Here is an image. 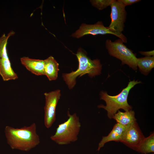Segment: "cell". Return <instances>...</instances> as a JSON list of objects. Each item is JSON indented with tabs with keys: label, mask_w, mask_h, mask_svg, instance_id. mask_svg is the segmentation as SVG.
Instances as JSON below:
<instances>
[{
	"label": "cell",
	"mask_w": 154,
	"mask_h": 154,
	"mask_svg": "<svg viewBox=\"0 0 154 154\" xmlns=\"http://www.w3.org/2000/svg\"><path fill=\"white\" fill-rule=\"evenodd\" d=\"M36 127L34 123L29 126H25L20 128L6 126L5 133L8 144L13 149L29 151L40 142Z\"/></svg>",
	"instance_id": "obj_1"
},
{
	"label": "cell",
	"mask_w": 154,
	"mask_h": 154,
	"mask_svg": "<svg viewBox=\"0 0 154 154\" xmlns=\"http://www.w3.org/2000/svg\"><path fill=\"white\" fill-rule=\"evenodd\" d=\"M79 65L77 69L68 73H63L62 77L69 88L72 89L76 84V78L86 74L92 78L101 73L102 65L97 59L92 60L88 57L82 50L79 49L75 54Z\"/></svg>",
	"instance_id": "obj_2"
},
{
	"label": "cell",
	"mask_w": 154,
	"mask_h": 154,
	"mask_svg": "<svg viewBox=\"0 0 154 154\" xmlns=\"http://www.w3.org/2000/svg\"><path fill=\"white\" fill-rule=\"evenodd\" d=\"M137 80L130 81L126 87L123 89L121 92L116 96H111L107 93L102 91L100 92V99L104 100L106 105L100 104L98 106L99 108H103L107 112V116L109 119H112L113 116L119 109H121L125 111L131 110L132 107L129 104L127 98L130 90L136 84L141 83Z\"/></svg>",
	"instance_id": "obj_3"
},
{
	"label": "cell",
	"mask_w": 154,
	"mask_h": 154,
	"mask_svg": "<svg viewBox=\"0 0 154 154\" xmlns=\"http://www.w3.org/2000/svg\"><path fill=\"white\" fill-rule=\"evenodd\" d=\"M68 119L58 125L54 135L51 136V140L59 145H65L76 141L78 139L81 125L79 117L76 113L72 115L67 112Z\"/></svg>",
	"instance_id": "obj_4"
},
{
	"label": "cell",
	"mask_w": 154,
	"mask_h": 154,
	"mask_svg": "<svg viewBox=\"0 0 154 154\" xmlns=\"http://www.w3.org/2000/svg\"><path fill=\"white\" fill-rule=\"evenodd\" d=\"M106 47L109 54L118 59L122 64H126L134 70L137 69V58L132 51L123 44L121 40L119 39L114 41L107 39Z\"/></svg>",
	"instance_id": "obj_5"
},
{
	"label": "cell",
	"mask_w": 154,
	"mask_h": 154,
	"mask_svg": "<svg viewBox=\"0 0 154 154\" xmlns=\"http://www.w3.org/2000/svg\"><path fill=\"white\" fill-rule=\"evenodd\" d=\"M110 6L111 8V21L107 27L112 32L123 34L122 32L124 30L127 14L125 7L116 0H113Z\"/></svg>",
	"instance_id": "obj_6"
},
{
	"label": "cell",
	"mask_w": 154,
	"mask_h": 154,
	"mask_svg": "<svg viewBox=\"0 0 154 154\" xmlns=\"http://www.w3.org/2000/svg\"><path fill=\"white\" fill-rule=\"evenodd\" d=\"M44 94L45 99L44 122L46 127L49 128L56 120V108L61 94L60 90H57Z\"/></svg>",
	"instance_id": "obj_7"
},
{
	"label": "cell",
	"mask_w": 154,
	"mask_h": 154,
	"mask_svg": "<svg viewBox=\"0 0 154 154\" xmlns=\"http://www.w3.org/2000/svg\"><path fill=\"white\" fill-rule=\"evenodd\" d=\"M110 34L114 35L122 40L123 43H127V38L123 34H119L110 31L107 27H105L103 23L98 21L94 24H82L78 29L71 35L73 37L79 38L87 35H97Z\"/></svg>",
	"instance_id": "obj_8"
},
{
	"label": "cell",
	"mask_w": 154,
	"mask_h": 154,
	"mask_svg": "<svg viewBox=\"0 0 154 154\" xmlns=\"http://www.w3.org/2000/svg\"><path fill=\"white\" fill-rule=\"evenodd\" d=\"M145 137L137 122L135 121L130 125L127 128L120 142L135 151Z\"/></svg>",
	"instance_id": "obj_9"
},
{
	"label": "cell",
	"mask_w": 154,
	"mask_h": 154,
	"mask_svg": "<svg viewBox=\"0 0 154 154\" xmlns=\"http://www.w3.org/2000/svg\"><path fill=\"white\" fill-rule=\"evenodd\" d=\"M129 125H124L116 123L107 136L102 137L101 140L99 143L97 150L99 151L105 143L109 142L112 141L120 142L125 131Z\"/></svg>",
	"instance_id": "obj_10"
},
{
	"label": "cell",
	"mask_w": 154,
	"mask_h": 154,
	"mask_svg": "<svg viewBox=\"0 0 154 154\" xmlns=\"http://www.w3.org/2000/svg\"><path fill=\"white\" fill-rule=\"evenodd\" d=\"M21 64L32 73L37 75H44V60L23 57L20 58Z\"/></svg>",
	"instance_id": "obj_11"
},
{
	"label": "cell",
	"mask_w": 154,
	"mask_h": 154,
	"mask_svg": "<svg viewBox=\"0 0 154 154\" xmlns=\"http://www.w3.org/2000/svg\"><path fill=\"white\" fill-rule=\"evenodd\" d=\"M44 60V75L46 76L50 81L56 80L59 70L58 63L52 56Z\"/></svg>",
	"instance_id": "obj_12"
},
{
	"label": "cell",
	"mask_w": 154,
	"mask_h": 154,
	"mask_svg": "<svg viewBox=\"0 0 154 154\" xmlns=\"http://www.w3.org/2000/svg\"><path fill=\"white\" fill-rule=\"evenodd\" d=\"M0 75L5 81L18 78V76L12 68L9 58H0Z\"/></svg>",
	"instance_id": "obj_13"
},
{
	"label": "cell",
	"mask_w": 154,
	"mask_h": 154,
	"mask_svg": "<svg viewBox=\"0 0 154 154\" xmlns=\"http://www.w3.org/2000/svg\"><path fill=\"white\" fill-rule=\"evenodd\" d=\"M114 119L118 123L124 125H130L136 121L135 113L131 110L122 112L119 110L113 116Z\"/></svg>",
	"instance_id": "obj_14"
},
{
	"label": "cell",
	"mask_w": 154,
	"mask_h": 154,
	"mask_svg": "<svg viewBox=\"0 0 154 154\" xmlns=\"http://www.w3.org/2000/svg\"><path fill=\"white\" fill-rule=\"evenodd\" d=\"M139 153L147 154L154 152V134L153 132L141 142L135 150Z\"/></svg>",
	"instance_id": "obj_15"
},
{
	"label": "cell",
	"mask_w": 154,
	"mask_h": 154,
	"mask_svg": "<svg viewBox=\"0 0 154 154\" xmlns=\"http://www.w3.org/2000/svg\"><path fill=\"white\" fill-rule=\"evenodd\" d=\"M137 64L141 72L147 75L154 67V56L137 58Z\"/></svg>",
	"instance_id": "obj_16"
},
{
	"label": "cell",
	"mask_w": 154,
	"mask_h": 154,
	"mask_svg": "<svg viewBox=\"0 0 154 154\" xmlns=\"http://www.w3.org/2000/svg\"><path fill=\"white\" fill-rule=\"evenodd\" d=\"M14 33L11 31L7 35L4 34L0 37V58H9L6 48L7 41L9 38Z\"/></svg>",
	"instance_id": "obj_17"
},
{
	"label": "cell",
	"mask_w": 154,
	"mask_h": 154,
	"mask_svg": "<svg viewBox=\"0 0 154 154\" xmlns=\"http://www.w3.org/2000/svg\"><path fill=\"white\" fill-rule=\"evenodd\" d=\"M113 0H91L92 5L99 10H102L110 6Z\"/></svg>",
	"instance_id": "obj_18"
},
{
	"label": "cell",
	"mask_w": 154,
	"mask_h": 154,
	"mask_svg": "<svg viewBox=\"0 0 154 154\" xmlns=\"http://www.w3.org/2000/svg\"><path fill=\"white\" fill-rule=\"evenodd\" d=\"M117 1L123 6L125 7L126 6L131 5L135 3L139 2L140 0H117Z\"/></svg>",
	"instance_id": "obj_19"
},
{
	"label": "cell",
	"mask_w": 154,
	"mask_h": 154,
	"mask_svg": "<svg viewBox=\"0 0 154 154\" xmlns=\"http://www.w3.org/2000/svg\"><path fill=\"white\" fill-rule=\"evenodd\" d=\"M139 52L141 54L146 56H153L154 55V50L149 51H140Z\"/></svg>",
	"instance_id": "obj_20"
},
{
	"label": "cell",
	"mask_w": 154,
	"mask_h": 154,
	"mask_svg": "<svg viewBox=\"0 0 154 154\" xmlns=\"http://www.w3.org/2000/svg\"><path fill=\"white\" fill-rule=\"evenodd\" d=\"M154 154V153H152V154Z\"/></svg>",
	"instance_id": "obj_21"
}]
</instances>
